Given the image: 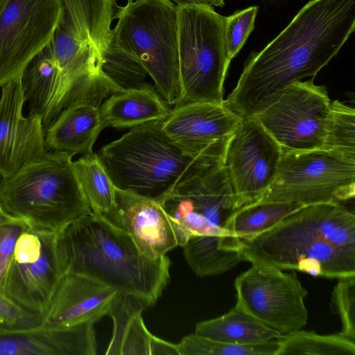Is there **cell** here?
Instances as JSON below:
<instances>
[{"label": "cell", "mask_w": 355, "mask_h": 355, "mask_svg": "<svg viewBox=\"0 0 355 355\" xmlns=\"http://www.w3.org/2000/svg\"><path fill=\"white\" fill-rule=\"evenodd\" d=\"M55 237L28 225L17 241L3 285L5 296L42 319L61 277Z\"/></svg>", "instance_id": "cell-11"}, {"label": "cell", "mask_w": 355, "mask_h": 355, "mask_svg": "<svg viewBox=\"0 0 355 355\" xmlns=\"http://www.w3.org/2000/svg\"><path fill=\"white\" fill-rule=\"evenodd\" d=\"M243 261L313 276L355 275V216L340 202L304 206L244 243Z\"/></svg>", "instance_id": "cell-2"}, {"label": "cell", "mask_w": 355, "mask_h": 355, "mask_svg": "<svg viewBox=\"0 0 355 355\" xmlns=\"http://www.w3.org/2000/svg\"><path fill=\"white\" fill-rule=\"evenodd\" d=\"M0 180H1V177H0Z\"/></svg>", "instance_id": "cell-39"}, {"label": "cell", "mask_w": 355, "mask_h": 355, "mask_svg": "<svg viewBox=\"0 0 355 355\" xmlns=\"http://www.w3.org/2000/svg\"><path fill=\"white\" fill-rule=\"evenodd\" d=\"M304 206L290 202L250 203L231 214L225 223V229L238 239L243 248L244 243L272 228Z\"/></svg>", "instance_id": "cell-25"}, {"label": "cell", "mask_w": 355, "mask_h": 355, "mask_svg": "<svg viewBox=\"0 0 355 355\" xmlns=\"http://www.w3.org/2000/svg\"><path fill=\"white\" fill-rule=\"evenodd\" d=\"M28 114L39 116L44 130L68 105L90 100L61 73L46 46L29 62L21 76Z\"/></svg>", "instance_id": "cell-18"}, {"label": "cell", "mask_w": 355, "mask_h": 355, "mask_svg": "<svg viewBox=\"0 0 355 355\" xmlns=\"http://www.w3.org/2000/svg\"><path fill=\"white\" fill-rule=\"evenodd\" d=\"M331 306L340 318V334L355 341V275L338 278L332 293Z\"/></svg>", "instance_id": "cell-32"}, {"label": "cell", "mask_w": 355, "mask_h": 355, "mask_svg": "<svg viewBox=\"0 0 355 355\" xmlns=\"http://www.w3.org/2000/svg\"><path fill=\"white\" fill-rule=\"evenodd\" d=\"M62 17L58 25L102 56L112 39L115 0H61Z\"/></svg>", "instance_id": "cell-21"}, {"label": "cell", "mask_w": 355, "mask_h": 355, "mask_svg": "<svg viewBox=\"0 0 355 355\" xmlns=\"http://www.w3.org/2000/svg\"><path fill=\"white\" fill-rule=\"evenodd\" d=\"M100 106L76 102L64 109L44 130L48 151L87 155L104 129Z\"/></svg>", "instance_id": "cell-20"}, {"label": "cell", "mask_w": 355, "mask_h": 355, "mask_svg": "<svg viewBox=\"0 0 355 355\" xmlns=\"http://www.w3.org/2000/svg\"><path fill=\"white\" fill-rule=\"evenodd\" d=\"M282 155L281 146L255 118L241 119L225 158L238 208L261 198L275 178Z\"/></svg>", "instance_id": "cell-13"}, {"label": "cell", "mask_w": 355, "mask_h": 355, "mask_svg": "<svg viewBox=\"0 0 355 355\" xmlns=\"http://www.w3.org/2000/svg\"><path fill=\"white\" fill-rule=\"evenodd\" d=\"M112 40L153 79L159 94L175 105L179 91L177 5L171 0H132L118 7Z\"/></svg>", "instance_id": "cell-7"}, {"label": "cell", "mask_w": 355, "mask_h": 355, "mask_svg": "<svg viewBox=\"0 0 355 355\" xmlns=\"http://www.w3.org/2000/svg\"><path fill=\"white\" fill-rule=\"evenodd\" d=\"M103 216L128 234L150 258L164 256L178 246L171 220L157 200L115 187L114 205Z\"/></svg>", "instance_id": "cell-16"}, {"label": "cell", "mask_w": 355, "mask_h": 355, "mask_svg": "<svg viewBox=\"0 0 355 355\" xmlns=\"http://www.w3.org/2000/svg\"><path fill=\"white\" fill-rule=\"evenodd\" d=\"M120 293L84 274L62 275L42 324L52 329H66L86 322L94 324L108 315Z\"/></svg>", "instance_id": "cell-17"}, {"label": "cell", "mask_w": 355, "mask_h": 355, "mask_svg": "<svg viewBox=\"0 0 355 355\" xmlns=\"http://www.w3.org/2000/svg\"><path fill=\"white\" fill-rule=\"evenodd\" d=\"M258 10L259 7L254 6L237 10L231 15L225 17V40L227 56L230 60L239 53L254 30Z\"/></svg>", "instance_id": "cell-33"}, {"label": "cell", "mask_w": 355, "mask_h": 355, "mask_svg": "<svg viewBox=\"0 0 355 355\" xmlns=\"http://www.w3.org/2000/svg\"><path fill=\"white\" fill-rule=\"evenodd\" d=\"M182 248L187 263L199 277L229 271L243 261L242 252L233 248L232 237L195 236Z\"/></svg>", "instance_id": "cell-26"}, {"label": "cell", "mask_w": 355, "mask_h": 355, "mask_svg": "<svg viewBox=\"0 0 355 355\" xmlns=\"http://www.w3.org/2000/svg\"><path fill=\"white\" fill-rule=\"evenodd\" d=\"M331 101L327 89L313 78L286 87L255 118L283 151L323 148Z\"/></svg>", "instance_id": "cell-9"}, {"label": "cell", "mask_w": 355, "mask_h": 355, "mask_svg": "<svg viewBox=\"0 0 355 355\" xmlns=\"http://www.w3.org/2000/svg\"><path fill=\"white\" fill-rule=\"evenodd\" d=\"M42 319L21 308L0 293V331H18L36 327Z\"/></svg>", "instance_id": "cell-35"}, {"label": "cell", "mask_w": 355, "mask_h": 355, "mask_svg": "<svg viewBox=\"0 0 355 355\" xmlns=\"http://www.w3.org/2000/svg\"><path fill=\"white\" fill-rule=\"evenodd\" d=\"M241 118L223 104L175 106L162 121L165 132L191 155L223 162Z\"/></svg>", "instance_id": "cell-14"}, {"label": "cell", "mask_w": 355, "mask_h": 355, "mask_svg": "<svg viewBox=\"0 0 355 355\" xmlns=\"http://www.w3.org/2000/svg\"><path fill=\"white\" fill-rule=\"evenodd\" d=\"M176 5L198 3L211 6L223 7L225 0H171Z\"/></svg>", "instance_id": "cell-36"}, {"label": "cell", "mask_w": 355, "mask_h": 355, "mask_svg": "<svg viewBox=\"0 0 355 355\" xmlns=\"http://www.w3.org/2000/svg\"><path fill=\"white\" fill-rule=\"evenodd\" d=\"M103 72L123 90L142 85L148 73L133 57L121 50L113 42L101 56Z\"/></svg>", "instance_id": "cell-30"}, {"label": "cell", "mask_w": 355, "mask_h": 355, "mask_svg": "<svg viewBox=\"0 0 355 355\" xmlns=\"http://www.w3.org/2000/svg\"><path fill=\"white\" fill-rule=\"evenodd\" d=\"M128 1H132V0H128Z\"/></svg>", "instance_id": "cell-38"}, {"label": "cell", "mask_w": 355, "mask_h": 355, "mask_svg": "<svg viewBox=\"0 0 355 355\" xmlns=\"http://www.w3.org/2000/svg\"><path fill=\"white\" fill-rule=\"evenodd\" d=\"M8 0H0V15Z\"/></svg>", "instance_id": "cell-37"}, {"label": "cell", "mask_w": 355, "mask_h": 355, "mask_svg": "<svg viewBox=\"0 0 355 355\" xmlns=\"http://www.w3.org/2000/svg\"><path fill=\"white\" fill-rule=\"evenodd\" d=\"M225 21L213 6L177 5L179 91L174 106L224 103L223 84L231 61Z\"/></svg>", "instance_id": "cell-6"}, {"label": "cell", "mask_w": 355, "mask_h": 355, "mask_svg": "<svg viewBox=\"0 0 355 355\" xmlns=\"http://www.w3.org/2000/svg\"><path fill=\"white\" fill-rule=\"evenodd\" d=\"M177 347L180 355H277L280 343L275 339L256 345H234L194 333L184 337Z\"/></svg>", "instance_id": "cell-29"}, {"label": "cell", "mask_w": 355, "mask_h": 355, "mask_svg": "<svg viewBox=\"0 0 355 355\" xmlns=\"http://www.w3.org/2000/svg\"><path fill=\"white\" fill-rule=\"evenodd\" d=\"M94 324L83 323L66 329L41 324L18 331H0V355H94Z\"/></svg>", "instance_id": "cell-19"}, {"label": "cell", "mask_w": 355, "mask_h": 355, "mask_svg": "<svg viewBox=\"0 0 355 355\" xmlns=\"http://www.w3.org/2000/svg\"><path fill=\"white\" fill-rule=\"evenodd\" d=\"M28 224L4 210L0 204V293L12 259L17 241Z\"/></svg>", "instance_id": "cell-34"}, {"label": "cell", "mask_w": 355, "mask_h": 355, "mask_svg": "<svg viewBox=\"0 0 355 355\" xmlns=\"http://www.w3.org/2000/svg\"><path fill=\"white\" fill-rule=\"evenodd\" d=\"M60 274L81 273L153 306L169 282L166 255L150 258L105 216L90 212L56 233Z\"/></svg>", "instance_id": "cell-3"}, {"label": "cell", "mask_w": 355, "mask_h": 355, "mask_svg": "<svg viewBox=\"0 0 355 355\" xmlns=\"http://www.w3.org/2000/svg\"><path fill=\"white\" fill-rule=\"evenodd\" d=\"M238 306L282 335L300 330L307 321L306 290L295 272L254 264L234 281Z\"/></svg>", "instance_id": "cell-10"}, {"label": "cell", "mask_w": 355, "mask_h": 355, "mask_svg": "<svg viewBox=\"0 0 355 355\" xmlns=\"http://www.w3.org/2000/svg\"><path fill=\"white\" fill-rule=\"evenodd\" d=\"M279 342L277 355H355V341L340 333L320 335L298 330L282 335Z\"/></svg>", "instance_id": "cell-28"}, {"label": "cell", "mask_w": 355, "mask_h": 355, "mask_svg": "<svg viewBox=\"0 0 355 355\" xmlns=\"http://www.w3.org/2000/svg\"><path fill=\"white\" fill-rule=\"evenodd\" d=\"M1 88L0 177L6 178L48 150L41 118L23 114L26 101L21 77Z\"/></svg>", "instance_id": "cell-15"}, {"label": "cell", "mask_w": 355, "mask_h": 355, "mask_svg": "<svg viewBox=\"0 0 355 355\" xmlns=\"http://www.w3.org/2000/svg\"><path fill=\"white\" fill-rule=\"evenodd\" d=\"M354 196L355 154L325 148L282 150L275 178L257 202L307 206L340 202Z\"/></svg>", "instance_id": "cell-8"}, {"label": "cell", "mask_w": 355, "mask_h": 355, "mask_svg": "<svg viewBox=\"0 0 355 355\" xmlns=\"http://www.w3.org/2000/svg\"><path fill=\"white\" fill-rule=\"evenodd\" d=\"M147 307L140 300L120 293L108 313L113 331L105 354L152 355L155 336L146 327L141 313Z\"/></svg>", "instance_id": "cell-23"}, {"label": "cell", "mask_w": 355, "mask_h": 355, "mask_svg": "<svg viewBox=\"0 0 355 355\" xmlns=\"http://www.w3.org/2000/svg\"><path fill=\"white\" fill-rule=\"evenodd\" d=\"M162 121L130 128L97 153L116 188L160 203L182 183L225 165L189 153L165 132Z\"/></svg>", "instance_id": "cell-4"}, {"label": "cell", "mask_w": 355, "mask_h": 355, "mask_svg": "<svg viewBox=\"0 0 355 355\" xmlns=\"http://www.w3.org/2000/svg\"><path fill=\"white\" fill-rule=\"evenodd\" d=\"M355 30V0H311L246 60L224 105L241 119L271 104L292 83L315 77Z\"/></svg>", "instance_id": "cell-1"}, {"label": "cell", "mask_w": 355, "mask_h": 355, "mask_svg": "<svg viewBox=\"0 0 355 355\" xmlns=\"http://www.w3.org/2000/svg\"><path fill=\"white\" fill-rule=\"evenodd\" d=\"M73 165L92 212H109L114 205L115 187L97 153L83 155Z\"/></svg>", "instance_id": "cell-27"}, {"label": "cell", "mask_w": 355, "mask_h": 355, "mask_svg": "<svg viewBox=\"0 0 355 355\" xmlns=\"http://www.w3.org/2000/svg\"><path fill=\"white\" fill-rule=\"evenodd\" d=\"M194 333L214 340L241 345L279 340L282 336L237 305L220 317L198 323Z\"/></svg>", "instance_id": "cell-24"}, {"label": "cell", "mask_w": 355, "mask_h": 355, "mask_svg": "<svg viewBox=\"0 0 355 355\" xmlns=\"http://www.w3.org/2000/svg\"><path fill=\"white\" fill-rule=\"evenodd\" d=\"M73 155L48 151L0 180V204L29 225L58 233L92 212L78 180Z\"/></svg>", "instance_id": "cell-5"}, {"label": "cell", "mask_w": 355, "mask_h": 355, "mask_svg": "<svg viewBox=\"0 0 355 355\" xmlns=\"http://www.w3.org/2000/svg\"><path fill=\"white\" fill-rule=\"evenodd\" d=\"M155 87L142 85L116 92L100 105L105 127L132 128L165 119L171 109Z\"/></svg>", "instance_id": "cell-22"}, {"label": "cell", "mask_w": 355, "mask_h": 355, "mask_svg": "<svg viewBox=\"0 0 355 355\" xmlns=\"http://www.w3.org/2000/svg\"><path fill=\"white\" fill-rule=\"evenodd\" d=\"M323 148L355 154V111L338 100L331 102Z\"/></svg>", "instance_id": "cell-31"}, {"label": "cell", "mask_w": 355, "mask_h": 355, "mask_svg": "<svg viewBox=\"0 0 355 355\" xmlns=\"http://www.w3.org/2000/svg\"><path fill=\"white\" fill-rule=\"evenodd\" d=\"M63 13L61 0H8L0 15V87L20 78L51 41Z\"/></svg>", "instance_id": "cell-12"}]
</instances>
